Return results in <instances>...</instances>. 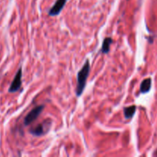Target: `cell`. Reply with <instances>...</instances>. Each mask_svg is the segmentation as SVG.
<instances>
[{"instance_id":"obj_1","label":"cell","mask_w":157,"mask_h":157,"mask_svg":"<svg viewBox=\"0 0 157 157\" xmlns=\"http://www.w3.org/2000/svg\"><path fill=\"white\" fill-rule=\"evenodd\" d=\"M90 62L88 60H86L84 66L82 68L78 71V82H77V87H76V95L78 97H80L84 92V88L86 87V83H87V78L90 74Z\"/></svg>"},{"instance_id":"obj_2","label":"cell","mask_w":157,"mask_h":157,"mask_svg":"<svg viewBox=\"0 0 157 157\" xmlns=\"http://www.w3.org/2000/svg\"><path fill=\"white\" fill-rule=\"evenodd\" d=\"M52 127V121L50 120H45L44 122L39 124L36 127L30 129L29 133L35 136H41L46 134Z\"/></svg>"},{"instance_id":"obj_3","label":"cell","mask_w":157,"mask_h":157,"mask_svg":"<svg viewBox=\"0 0 157 157\" xmlns=\"http://www.w3.org/2000/svg\"><path fill=\"white\" fill-rule=\"evenodd\" d=\"M44 105H39L35 107V108L32 109L30 112L27 114V116L25 117L24 119V125L29 126V124H31L32 123H33L37 118L39 117V115L41 114V113L42 112V110H44Z\"/></svg>"},{"instance_id":"obj_4","label":"cell","mask_w":157,"mask_h":157,"mask_svg":"<svg viewBox=\"0 0 157 157\" xmlns=\"http://www.w3.org/2000/svg\"><path fill=\"white\" fill-rule=\"evenodd\" d=\"M21 75H22L21 67H19L9 88V93H15L19 90L21 86Z\"/></svg>"},{"instance_id":"obj_5","label":"cell","mask_w":157,"mask_h":157,"mask_svg":"<svg viewBox=\"0 0 157 157\" xmlns=\"http://www.w3.org/2000/svg\"><path fill=\"white\" fill-rule=\"evenodd\" d=\"M67 1V0H57L55 5L49 10L48 15L50 16H56V15H59L62 9H64Z\"/></svg>"},{"instance_id":"obj_6","label":"cell","mask_w":157,"mask_h":157,"mask_svg":"<svg viewBox=\"0 0 157 157\" xmlns=\"http://www.w3.org/2000/svg\"><path fill=\"white\" fill-rule=\"evenodd\" d=\"M151 78H147V79L144 80L140 84V93L146 94L150 91V88H151Z\"/></svg>"},{"instance_id":"obj_7","label":"cell","mask_w":157,"mask_h":157,"mask_svg":"<svg viewBox=\"0 0 157 157\" xmlns=\"http://www.w3.org/2000/svg\"><path fill=\"white\" fill-rule=\"evenodd\" d=\"M136 107L135 105L130 106V107H124V113L126 119L127 120L131 119V118L133 117V115L135 114V113H136Z\"/></svg>"},{"instance_id":"obj_8","label":"cell","mask_w":157,"mask_h":157,"mask_svg":"<svg viewBox=\"0 0 157 157\" xmlns=\"http://www.w3.org/2000/svg\"><path fill=\"white\" fill-rule=\"evenodd\" d=\"M112 42H113V39L110 37H107V38H104V41L102 44V48H101V52L104 54H107L110 52V48Z\"/></svg>"}]
</instances>
